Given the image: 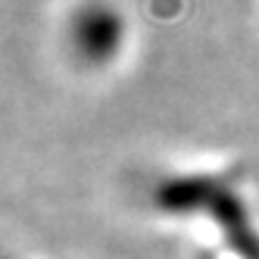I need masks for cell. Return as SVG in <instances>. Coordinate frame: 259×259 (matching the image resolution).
<instances>
[{
  "instance_id": "1",
  "label": "cell",
  "mask_w": 259,
  "mask_h": 259,
  "mask_svg": "<svg viewBox=\"0 0 259 259\" xmlns=\"http://www.w3.org/2000/svg\"><path fill=\"white\" fill-rule=\"evenodd\" d=\"M69 47L84 66H106L119 53L125 19L109 0H84L69 16Z\"/></svg>"
},
{
  "instance_id": "3",
  "label": "cell",
  "mask_w": 259,
  "mask_h": 259,
  "mask_svg": "<svg viewBox=\"0 0 259 259\" xmlns=\"http://www.w3.org/2000/svg\"><path fill=\"white\" fill-rule=\"evenodd\" d=\"M206 212L212 215V222L222 228V234H225L228 247L240 259H259V234L253 231V222L247 215L244 200L237 197V191L231 188V184L212 197V203L206 206Z\"/></svg>"
},
{
  "instance_id": "2",
  "label": "cell",
  "mask_w": 259,
  "mask_h": 259,
  "mask_svg": "<svg viewBox=\"0 0 259 259\" xmlns=\"http://www.w3.org/2000/svg\"><path fill=\"white\" fill-rule=\"evenodd\" d=\"M240 175V169L228 175H169L153 184V206L172 215L197 212L206 209L219 191H225L228 184Z\"/></svg>"
}]
</instances>
